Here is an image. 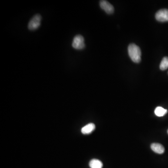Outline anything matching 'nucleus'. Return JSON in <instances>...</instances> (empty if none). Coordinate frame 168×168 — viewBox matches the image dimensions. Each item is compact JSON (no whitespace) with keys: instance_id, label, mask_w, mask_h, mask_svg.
<instances>
[{"instance_id":"nucleus-4","label":"nucleus","mask_w":168,"mask_h":168,"mask_svg":"<svg viewBox=\"0 0 168 168\" xmlns=\"http://www.w3.org/2000/svg\"><path fill=\"white\" fill-rule=\"evenodd\" d=\"M155 18L158 21L165 22L168 21V10L162 9L157 12L155 14Z\"/></svg>"},{"instance_id":"nucleus-9","label":"nucleus","mask_w":168,"mask_h":168,"mask_svg":"<svg viewBox=\"0 0 168 168\" xmlns=\"http://www.w3.org/2000/svg\"><path fill=\"white\" fill-rule=\"evenodd\" d=\"M168 112L167 109H164L161 106H158L154 110L155 115L158 117H162L165 116Z\"/></svg>"},{"instance_id":"nucleus-1","label":"nucleus","mask_w":168,"mask_h":168,"mask_svg":"<svg viewBox=\"0 0 168 168\" xmlns=\"http://www.w3.org/2000/svg\"><path fill=\"white\" fill-rule=\"evenodd\" d=\"M128 55L134 63H139L141 60V51L140 48L134 44H130L128 47Z\"/></svg>"},{"instance_id":"nucleus-6","label":"nucleus","mask_w":168,"mask_h":168,"mask_svg":"<svg viewBox=\"0 0 168 168\" xmlns=\"http://www.w3.org/2000/svg\"><path fill=\"white\" fill-rule=\"evenodd\" d=\"M151 148L154 152L159 154H163L165 151L164 146L158 143H153L151 145Z\"/></svg>"},{"instance_id":"nucleus-8","label":"nucleus","mask_w":168,"mask_h":168,"mask_svg":"<svg viewBox=\"0 0 168 168\" xmlns=\"http://www.w3.org/2000/svg\"><path fill=\"white\" fill-rule=\"evenodd\" d=\"M89 166L91 168H102L103 164L99 160L94 159L90 161Z\"/></svg>"},{"instance_id":"nucleus-3","label":"nucleus","mask_w":168,"mask_h":168,"mask_svg":"<svg viewBox=\"0 0 168 168\" xmlns=\"http://www.w3.org/2000/svg\"><path fill=\"white\" fill-rule=\"evenodd\" d=\"M73 47L75 49L82 50L85 47L84 38L81 35H78L74 38L72 43Z\"/></svg>"},{"instance_id":"nucleus-7","label":"nucleus","mask_w":168,"mask_h":168,"mask_svg":"<svg viewBox=\"0 0 168 168\" xmlns=\"http://www.w3.org/2000/svg\"><path fill=\"white\" fill-rule=\"evenodd\" d=\"M95 128V125L94 123H90L84 126L81 129V131L83 134H89Z\"/></svg>"},{"instance_id":"nucleus-5","label":"nucleus","mask_w":168,"mask_h":168,"mask_svg":"<svg viewBox=\"0 0 168 168\" xmlns=\"http://www.w3.org/2000/svg\"><path fill=\"white\" fill-rule=\"evenodd\" d=\"M100 7L102 10L108 14H111L114 12L113 6L106 1H101L100 2Z\"/></svg>"},{"instance_id":"nucleus-2","label":"nucleus","mask_w":168,"mask_h":168,"mask_svg":"<svg viewBox=\"0 0 168 168\" xmlns=\"http://www.w3.org/2000/svg\"><path fill=\"white\" fill-rule=\"evenodd\" d=\"M42 17L39 14H37L33 17L28 24V28L31 31H35L40 27Z\"/></svg>"},{"instance_id":"nucleus-11","label":"nucleus","mask_w":168,"mask_h":168,"mask_svg":"<svg viewBox=\"0 0 168 168\" xmlns=\"http://www.w3.org/2000/svg\"><path fill=\"white\" fill-rule=\"evenodd\" d=\"M167 132H168V131H167Z\"/></svg>"},{"instance_id":"nucleus-10","label":"nucleus","mask_w":168,"mask_h":168,"mask_svg":"<svg viewBox=\"0 0 168 168\" xmlns=\"http://www.w3.org/2000/svg\"><path fill=\"white\" fill-rule=\"evenodd\" d=\"M168 68V58L167 57H164L161 61L160 65V68L161 70H165Z\"/></svg>"}]
</instances>
